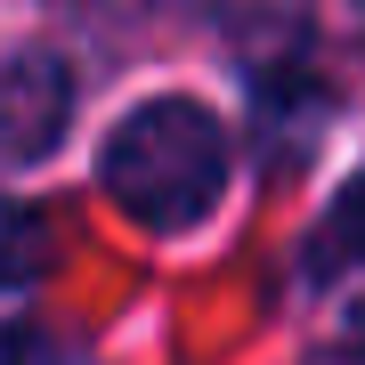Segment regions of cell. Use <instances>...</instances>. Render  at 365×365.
<instances>
[{
  "instance_id": "1",
  "label": "cell",
  "mask_w": 365,
  "mask_h": 365,
  "mask_svg": "<svg viewBox=\"0 0 365 365\" xmlns=\"http://www.w3.org/2000/svg\"><path fill=\"white\" fill-rule=\"evenodd\" d=\"M98 179H106V195L130 211L138 227L179 235V227H195L203 211L220 203L227 138H220V122H211V106L155 98V106H138V114H122V130L106 138V155H98Z\"/></svg>"
},
{
  "instance_id": "2",
  "label": "cell",
  "mask_w": 365,
  "mask_h": 365,
  "mask_svg": "<svg viewBox=\"0 0 365 365\" xmlns=\"http://www.w3.org/2000/svg\"><path fill=\"white\" fill-rule=\"evenodd\" d=\"M66 114H73V73H66V57H49V49L0 57V170L41 163L57 138H66Z\"/></svg>"
},
{
  "instance_id": "3",
  "label": "cell",
  "mask_w": 365,
  "mask_h": 365,
  "mask_svg": "<svg viewBox=\"0 0 365 365\" xmlns=\"http://www.w3.org/2000/svg\"><path fill=\"white\" fill-rule=\"evenodd\" d=\"M49 252H57L49 220H41L33 203H9V195H0V292H9V284H33V276L49 268Z\"/></svg>"
},
{
  "instance_id": "4",
  "label": "cell",
  "mask_w": 365,
  "mask_h": 365,
  "mask_svg": "<svg viewBox=\"0 0 365 365\" xmlns=\"http://www.w3.org/2000/svg\"><path fill=\"white\" fill-rule=\"evenodd\" d=\"M317 252H325V260H365V170L341 187V203L325 211V227H317Z\"/></svg>"
},
{
  "instance_id": "5",
  "label": "cell",
  "mask_w": 365,
  "mask_h": 365,
  "mask_svg": "<svg viewBox=\"0 0 365 365\" xmlns=\"http://www.w3.org/2000/svg\"><path fill=\"white\" fill-rule=\"evenodd\" d=\"M0 365H81V357L41 325H0Z\"/></svg>"
},
{
  "instance_id": "6",
  "label": "cell",
  "mask_w": 365,
  "mask_h": 365,
  "mask_svg": "<svg viewBox=\"0 0 365 365\" xmlns=\"http://www.w3.org/2000/svg\"><path fill=\"white\" fill-rule=\"evenodd\" d=\"M349 357H357V365H365V309H357V317H349Z\"/></svg>"
}]
</instances>
